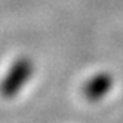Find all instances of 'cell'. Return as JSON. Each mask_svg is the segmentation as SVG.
I'll use <instances>...</instances> for the list:
<instances>
[{
	"mask_svg": "<svg viewBox=\"0 0 123 123\" xmlns=\"http://www.w3.org/2000/svg\"><path fill=\"white\" fill-rule=\"evenodd\" d=\"M30 76H31L30 64L24 59H19L12 68H9L7 74L2 80L0 93H2L5 98H13V96L25 86Z\"/></svg>",
	"mask_w": 123,
	"mask_h": 123,
	"instance_id": "6da1fadb",
	"label": "cell"
}]
</instances>
